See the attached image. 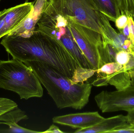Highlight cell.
Here are the masks:
<instances>
[{
  "label": "cell",
  "mask_w": 134,
  "mask_h": 133,
  "mask_svg": "<svg viewBox=\"0 0 134 133\" xmlns=\"http://www.w3.org/2000/svg\"><path fill=\"white\" fill-rule=\"evenodd\" d=\"M1 44L13 58L46 63L76 82L83 69L61 42L36 29L27 35L7 34Z\"/></svg>",
  "instance_id": "6da1fadb"
},
{
  "label": "cell",
  "mask_w": 134,
  "mask_h": 133,
  "mask_svg": "<svg viewBox=\"0 0 134 133\" xmlns=\"http://www.w3.org/2000/svg\"><path fill=\"white\" fill-rule=\"evenodd\" d=\"M33 72L59 109L81 110L88 104L92 85L76 83L49 65L39 61L24 62Z\"/></svg>",
  "instance_id": "7a4b0ae2"
},
{
  "label": "cell",
  "mask_w": 134,
  "mask_h": 133,
  "mask_svg": "<svg viewBox=\"0 0 134 133\" xmlns=\"http://www.w3.org/2000/svg\"><path fill=\"white\" fill-rule=\"evenodd\" d=\"M0 88L16 93L21 99L43 95L42 85L32 68L15 59L0 60Z\"/></svg>",
  "instance_id": "3957f363"
},
{
  "label": "cell",
  "mask_w": 134,
  "mask_h": 133,
  "mask_svg": "<svg viewBox=\"0 0 134 133\" xmlns=\"http://www.w3.org/2000/svg\"><path fill=\"white\" fill-rule=\"evenodd\" d=\"M43 12L61 15L69 21L101 33L100 12L92 0H49Z\"/></svg>",
  "instance_id": "277c9868"
},
{
  "label": "cell",
  "mask_w": 134,
  "mask_h": 133,
  "mask_svg": "<svg viewBox=\"0 0 134 133\" xmlns=\"http://www.w3.org/2000/svg\"><path fill=\"white\" fill-rule=\"evenodd\" d=\"M68 22V27L74 40L87 61L94 70L100 68L102 64L98 46L102 41L101 34L73 22Z\"/></svg>",
  "instance_id": "5b68a950"
},
{
  "label": "cell",
  "mask_w": 134,
  "mask_h": 133,
  "mask_svg": "<svg viewBox=\"0 0 134 133\" xmlns=\"http://www.w3.org/2000/svg\"><path fill=\"white\" fill-rule=\"evenodd\" d=\"M103 113L134 110V85L115 91H103L94 97Z\"/></svg>",
  "instance_id": "8992f818"
},
{
  "label": "cell",
  "mask_w": 134,
  "mask_h": 133,
  "mask_svg": "<svg viewBox=\"0 0 134 133\" xmlns=\"http://www.w3.org/2000/svg\"><path fill=\"white\" fill-rule=\"evenodd\" d=\"M96 73L97 77L92 84L95 86L110 84L119 90L132 85L130 77L124 66L116 62L104 64L96 70Z\"/></svg>",
  "instance_id": "52a82bcc"
},
{
  "label": "cell",
  "mask_w": 134,
  "mask_h": 133,
  "mask_svg": "<svg viewBox=\"0 0 134 133\" xmlns=\"http://www.w3.org/2000/svg\"><path fill=\"white\" fill-rule=\"evenodd\" d=\"M104 118L98 112L95 111L55 116L53 118L52 120L54 123L77 130L90 128L99 123Z\"/></svg>",
  "instance_id": "ba28073f"
},
{
  "label": "cell",
  "mask_w": 134,
  "mask_h": 133,
  "mask_svg": "<svg viewBox=\"0 0 134 133\" xmlns=\"http://www.w3.org/2000/svg\"><path fill=\"white\" fill-rule=\"evenodd\" d=\"M34 2H26L5 9V25L1 38L7 35L25 20L33 9Z\"/></svg>",
  "instance_id": "9c48e42d"
},
{
  "label": "cell",
  "mask_w": 134,
  "mask_h": 133,
  "mask_svg": "<svg viewBox=\"0 0 134 133\" xmlns=\"http://www.w3.org/2000/svg\"><path fill=\"white\" fill-rule=\"evenodd\" d=\"M57 27L60 34L57 40L62 43L82 68L93 69L74 40L68 26Z\"/></svg>",
  "instance_id": "30bf717a"
},
{
  "label": "cell",
  "mask_w": 134,
  "mask_h": 133,
  "mask_svg": "<svg viewBox=\"0 0 134 133\" xmlns=\"http://www.w3.org/2000/svg\"><path fill=\"white\" fill-rule=\"evenodd\" d=\"M28 116L25 112L19 107L15 108L0 116V124H5L9 128L5 131L7 133H40L42 132L34 131L24 128L17 123L21 120L27 119Z\"/></svg>",
  "instance_id": "8fae6325"
},
{
  "label": "cell",
  "mask_w": 134,
  "mask_h": 133,
  "mask_svg": "<svg viewBox=\"0 0 134 133\" xmlns=\"http://www.w3.org/2000/svg\"><path fill=\"white\" fill-rule=\"evenodd\" d=\"M126 116L123 115L105 118L96 125L86 129H77L74 132L76 133H109L122 125L127 123Z\"/></svg>",
  "instance_id": "7c38bea8"
},
{
  "label": "cell",
  "mask_w": 134,
  "mask_h": 133,
  "mask_svg": "<svg viewBox=\"0 0 134 133\" xmlns=\"http://www.w3.org/2000/svg\"><path fill=\"white\" fill-rule=\"evenodd\" d=\"M96 9L106 16L109 21L115 22L121 15L116 0H92Z\"/></svg>",
  "instance_id": "4fadbf2b"
},
{
  "label": "cell",
  "mask_w": 134,
  "mask_h": 133,
  "mask_svg": "<svg viewBox=\"0 0 134 133\" xmlns=\"http://www.w3.org/2000/svg\"><path fill=\"white\" fill-rule=\"evenodd\" d=\"M102 41L98 46L102 66L106 63L116 62V57L119 52L107 39L102 37Z\"/></svg>",
  "instance_id": "5bb4252c"
},
{
  "label": "cell",
  "mask_w": 134,
  "mask_h": 133,
  "mask_svg": "<svg viewBox=\"0 0 134 133\" xmlns=\"http://www.w3.org/2000/svg\"><path fill=\"white\" fill-rule=\"evenodd\" d=\"M38 20L34 18L30 12L19 26L9 32L8 34L20 35L31 33L35 30V27Z\"/></svg>",
  "instance_id": "9a60e30c"
},
{
  "label": "cell",
  "mask_w": 134,
  "mask_h": 133,
  "mask_svg": "<svg viewBox=\"0 0 134 133\" xmlns=\"http://www.w3.org/2000/svg\"><path fill=\"white\" fill-rule=\"evenodd\" d=\"M121 14L130 15L134 20V0H116Z\"/></svg>",
  "instance_id": "2e32d148"
},
{
  "label": "cell",
  "mask_w": 134,
  "mask_h": 133,
  "mask_svg": "<svg viewBox=\"0 0 134 133\" xmlns=\"http://www.w3.org/2000/svg\"><path fill=\"white\" fill-rule=\"evenodd\" d=\"M15 102L8 98H0V116L18 107Z\"/></svg>",
  "instance_id": "e0dca14e"
},
{
  "label": "cell",
  "mask_w": 134,
  "mask_h": 133,
  "mask_svg": "<svg viewBox=\"0 0 134 133\" xmlns=\"http://www.w3.org/2000/svg\"><path fill=\"white\" fill-rule=\"evenodd\" d=\"M124 68L127 73L131 80L132 85H134V55L130 54V58Z\"/></svg>",
  "instance_id": "ac0fdd59"
},
{
  "label": "cell",
  "mask_w": 134,
  "mask_h": 133,
  "mask_svg": "<svg viewBox=\"0 0 134 133\" xmlns=\"http://www.w3.org/2000/svg\"><path fill=\"white\" fill-rule=\"evenodd\" d=\"M109 133H134V124L126 123Z\"/></svg>",
  "instance_id": "d6986e66"
},
{
  "label": "cell",
  "mask_w": 134,
  "mask_h": 133,
  "mask_svg": "<svg viewBox=\"0 0 134 133\" xmlns=\"http://www.w3.org/2000/svg\"><path fill=\"white\" fill-rule=\"evenodd\" d=\"M130 53L125 51H120L117 52L116 57V62L124 66L129 61Z\"/></svg>",
  "instance_id": "ffe728a7"
},
{
  "label": "cell",
  "mask_w": 134,
  "mask_h": 133,
  "mask_svg": "<svg viewBox=\"0 0 134 133\" xmlns=\"http://www.w3.org/2000/svg\"><path fill=\"white\" fill-rule=\"evenodd\" d=\"M116 27L119 31L122 30L128 24V17L125 14H121L114 22Z\"/></svg>",
  "instance_id": "44dd1931"
},
{
  "label": "cell",
  "mask_w": 134,
  "mask_h": 133,
  "mask_svg": "<svg viewBox=\"0 0 134 133\" xmlns=\"http://www.w3.org/2000/svg\"><path fill=\"white\" fill-rule=\"evenodd\" d=\"M127 16L128 17V24L130 30L129 38L134 45V20L130 15H127Z\"/></svg>",
  "instance_id": "7402d4cb"
},
{
  "label": "cell",
  "mask_w": 134,
  "mask_h": 133,
  "mask_svg": "<svg viewBox=\"0 0 134 133\" xmlns=\"http://www.w3.org/2000/svg\"><path fill=\"white\" fill-rule=\"evenodd\" d=\"M65 132L60 130L59 127L55 125H52L48 129L44 132H42V133H64Z\"/></svg>",
  "instance_id": "603a6c76"
},
{
  "label": "cell",
  "mask_w": 134,
  "mask_h": 133,
  "mask_svg": "<svg viewBox=\"0 0 134 133\" xmlns=\"http://www.w3.org/2000/svg\"><path fill=\"white\" fill-rule=\"evenodd\" d=\"M5 11V9L0 12V39L1 34L5 25L4 16Z\"/></svg>",
  "instance_id": "cb8c5ba5"
},
{
  "label": "cell",
  "mask_w": 134,
  "mask_h": 133,
  "mask_svg": "<svg viewBox=\"0 0 134 133\" xmlns=\"http://www.w3.org/2000/svg\"><path fill=\"white\" fill-rule=\"evenodd\" d=\"M126 116L127 122L134 124V110L127 112V115Z\"/></svg>",
  "instance_id": "d4e9b609"
},
{
  "label": "cell",
  "mask_w": 134,
  "mask_h": 133,
  "mask_svg": "<svg viewBox=\"0 0 134 133\" xmlns=\"http://www.w3.org/2000/svg\"><path fill=\"white\" fill-rule=\"evenodd\" d=\"M119 31H121L126 36L129 38V35H130V30H129L128 24L122 30Z\"/></svg>",
  "instance_id": "484cf974"
},
{
  "label": "cell",
  "mask_w": 134,
  "mask_h": 133,
  "mask_svg": "<svg viewBox=\"0 0 134 133\" xmlns=\"http://www.w3.org/2000/svg\"><path fill=\"white\" fill-rule=\"evenodd\" d=\"M47 1H49V0H47Z\"/></svg>",
  "instance_id": "4316f807"
},
{
  "label": "cell",
  "mask_w": 134,
  "mask_h": 133,
  "mask_svg": "<svg viewBox=\"0 0 134 133\" xmlns=\"http://www.w3.org/2000/svg\"><path fill=\"white\" fill-rule=\"evenodd\" d=\"M1 0H0V1H1Z\"/></svg>",
  "instance_id": "83f0119b"
}]
</instances>
